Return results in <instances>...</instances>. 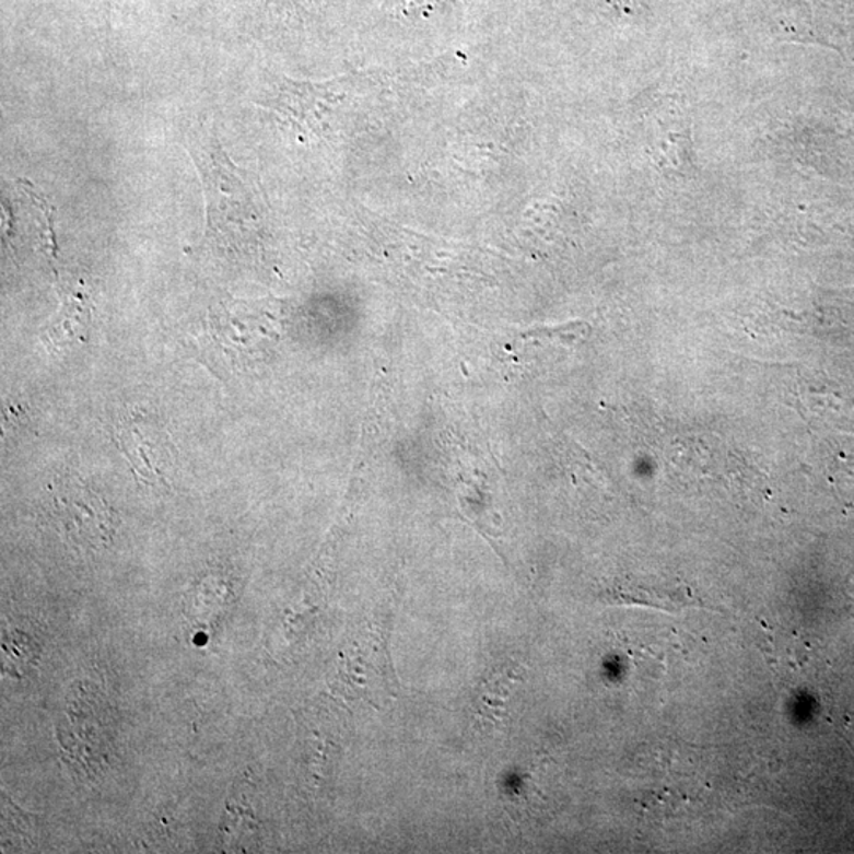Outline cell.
<instances>
[{
	"instance_id": "obj_4",
	"label": "cell",
	"mask_w": 854,
	"mask_h": 854,
	"mask_svg": "<svg viewBox=\"0 0 854 854\" xmlns=\"http://www.w3.org/2000/svg\"><path fill=\"white\" fill-rule=\"evenodd\" d=\"M606 600L619 605H641L665 611L706 608V604L689 587H618L606 592Z\"/></svg>"
},
{
	"instance_id": "obj_3",
	"label": "cell",
	"mask_w": 854,
	"mask_h": 854,
	"mask_svg": "<svg viewBox=\"0 0 854 854\" xmlns=\"http://www.w3.org/2000/svg\"><path fill=\"white\" fill-rule=\"evenodd\" d=\"M116 438L140 480L152 487H169L176 467V449L157 418L133 413L119 421Z\"/></svg>"
},
{
	"instance_id": "obj_5",
	"label": "cell",
	"mask_w": 854,
	"mask_h": 854,
	"mask_svg": "<svg viewBox=\"0 0 854 854\" xmlns=\"http://www.w3.org/2000/svg\"><path fill=\"white\" fill-rule=\"evenodd\" d=\"M87 318L89 300L83 290L81 292L67 290L66 293H62V309H60L55 328L51 329V336L59 338V342L62 336L73 338L78 331H83Z\"/></svg>"
},
{
	"instance_id": "obj_2",
	"label": "cell",
	"mask_w": 854,
	"mask_h": 854,
	"mask_svg": "<svg viewBox=\"0 0 854 854\" xmlns=\"http://www.w3.org/2000/svg\"><path fill=\"white\" fill-rule=\"evenodd\" d=\"M52 512L62 531L83 549L105 548L115 531V515L105 499L74 475L56 480Z\"/></svg>"
},
{
	"instance_id": "obj_6",
	"label": "cell",
	"mask_w": 854,
	"mask_h": 854,
	"mask_svg": "<svg viewBox=\"0 0 854 854\" xmlns=\"http://www.w3.org/2000/svg\"><path fill=\"white\" fill-rule=\"evenodd\" d=\"M443 0H398V7L402 9H429V7H437Z\"/></svg>"
},
{
	"instance_id": "obj_1",
	"label": "cell",
	"mask_w": 854,
	"mask_h": 854,
	"mask_svg": "<svg viewBox=\"0 0 854 854\" xmlns=\"http://www.w3.org/2000/svg\"><path fill=\"white\" fill-rule=\"evenodd\" d=\"M186 148L197 166L207 201L208 243L246 249L249 233L257 232L260 221L249 183L230 161L214 132L201 127L187 138Z\"/></svg>"
}]
</instances>
